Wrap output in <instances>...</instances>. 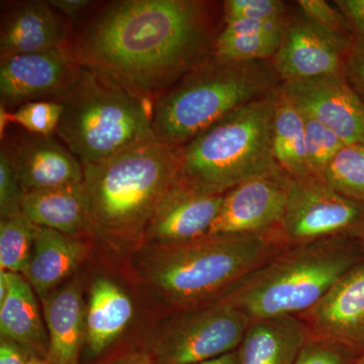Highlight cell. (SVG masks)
<instances>
[{
	"label": "cell",
	"instance_id": "34",
	"mask_svg": "<svg viewBox=\"0 0 364 364\" xmlns=\"http://www.w3.org/2000/svg\"><path fill=\"white\" fill-rule=\"evenodd\" d=\"M333 4L348 21L353 44L364 47V0H336Z\"/></svg>",
	"mask_w": 364,
	"mask_h": 364
},
{
	"label": "cell",
	"instance_id": "17",
	"mask_svg": "<svg viewBox=\"0 0 364 364\" xmlns=\"http://www.w3.org/2000/svg\"><path fill=\"white\" fill-rule=\"evenodd\" d=\"M136 305L117 280L97 273L90 280L85 311V345L91 356L107 351L128 331Z\"/></svg>",
	"mask_w": 364,
	"mask_h": 364
},
{
	"label": "cell",
	"instance_id": "5",
	"mask_svg": "<svg viewBox=\"0 0 364 364\" xmlns=\"http://www.w3.org/2000/svg\"><path fill=\"white\" fill-rule=\"evenodd\" d=\"M267 62L226 61L214 55L186 73L155 102L153 131L173 150L282 83Z\"/></svg>",
	"mask_w": 364,
	"mask_h": 364
},
{
	"label": "cell",
	"instance_id": "41",
	"mask_svg": "<svg viewBox=\"0 0 364 364\" xmlns=\"http://www.w3.org/2000/svg\"><path fill=\"white\" fill-rule=\"evenodd\" d=\"M356 238H358L359 246H360L361 251H363L364 255V227L363 229L359 232L358 236H356Z\"/></svg>",
	"mask_w": 364,
	"mask_h": 364
},
{
	"label": "cell",
	"instance_id": "16",
	"mask_svg": "<svg viewBox=\"0 0 364 364\" xmlns=\"http://www.w3.org/2000/svg\"><path fill=\"white\" fill-rule=\"evenodd\" d=\"M2 145L9 151L26 193L83 182L82 164L52 136L26 132Z\"/></svg>",
	"mask_w": 364,
	"mask_h": 364
},
{
	"label": "cell",
	"instance_id": "24",
	"mask_svg": "<svg viewBox=\"0 0 364 364\" xmlns=\"http://www.w3.org/2000/svg\"><path fill=\"white\" fill-rule=\"evenodd\" d=\"M275 161L287 176L299 181L316 178L309 164L303 114L280 85L272 126Z\"/></svg>",
	"mask_w": 364,
	"mask_h": 364
},
{
	"label": "cell",
	"instance_id": "42",
	"mask_svg": "<svg viewBox=\"0 0 364 364\" xmlns=\"http://www.w3.org/2000/svg\"><path fill=\"white\" fill-rule=\"evenodd\" d=\"M354 364H364V350L363 351V353L360 354V356H359L358 360H356V363Z\"/></svg>",
	"mask_w": 364,
	"mask_h": 364
},
{
	"label": "cell",
	"instance_id": "9",
	"mask_svg": "<svg viewBox=\"0 0 364 364\" xmlns=\"http://www.w3.org/2000/svg\"><path fill=\"white\" fill-rule=\"evenodd\" d=\"M364 227V205L340 195L318 178L289 176L286 212L275 229L287 247L341 236H358Z\"/></svg>",
	"mask_w": 364,
	"mask_h": 364
},
{
	"label": "cell",
	"instance_id": "8",
	"mask_svg": "<svg viewBox=\"0 0 364 364\" xmlns=\"http://www.w3.org/2000/svg\"><path fill=\"white\" fill-rule=\"evenodd\" d=\"M251 318L223 301L171 313L146 341L154 364H196L237 350Z\"/></svg>",
	"mask_w": 364,
	"mask_h": 364
},
{
	"label": "cell",
	"instance_id": "6",
	"mask_svg": "<svg viewBox=\"0 0 364 364\" xmlns=\"http://www.w3.org/2000/svg\"><path fill=\"white\" fill-rule=\"evenodd\" d=\"M63 105L56 135L83 167L157 140L154 104L97 69L82 65Z\"/></svg>",
	"mask_w": 364,
	"mask_h": 364
},
{
	"label": "cell",
	"instance_id": "1",
	"mask_svg": "<svg viewBox=\"0 0 364 364\" xmlns=\"http://www.w3.org/2000/svg\"><path fill=\"white\" fill-rule=\"evenodd\" d=\"M217 37L207 1L119 0L95 14L72 45L82 65L155 105L213 56Z\"/></svg>",
	"mask_w": 364,
	"mask_h": 364
},
{
	"label": "cell",
	"instance_id": "22",
	"mask_svg": "<svg viewBox=\"0 0 364 364\" xmlns=\"http://www.w3.org/2000/svg\"><path fill=\"white\" fill-rule=\"evenodd\" d=\"M21 210L37 226L90 238V208L83 182L28 191Z\"/></svg>",
	"mask_w": 364,
	"mask_h": 364
},
{
	"label": "cell",
	"instance_id": "33",
	"mask_svg": "<svg viewBox=\"0 0 364 364\" xmlns=\"http://www.w3.org/2000/svg\"><path fill=\"white\" fill-rule=\"evenodd\" d=\"M301 14L323 30L353 43L348 21L341 11L325 0H299Z\"/></svg>",
	"mask_w": 364,
	"mask_h": 364
},
{
	"label": "cell",
	"instance_id": "3",
	"mask_svg": "<svg viewBox=\"0 0 364 364\" xmlns=\"http://www.w3.org/2000/svg\"><path fill=\"white\" fill-rule=\"evenodd\" d=\"M83 173L91 241L124 262L140 247L160 200L178 178L176 150L149 141L83 167Z\"/></svg>",
	"mask_w": 364,
	"mask_h": 364
},
{
	"label": "cell",
	"instance_id": "39",
	"mask_svg": "<svg viewBox=\"0 0 364 364\" xmlns=\"http://www.w3.org/2000/svg\"><path fill=\"white\" fill-rule=\"evenodd\" d=\"M196 364H240V359H239L238 350H234L219 356V358Z\"/></svg>",
	"mask_w": 364,
	"mask_h": 364
},
{
	"label": "cell",
	"instance_id": "7",
	"mask_svg": "<svg viewBox=\"0 0 364 364\" xmlns=\"http://www.w3.org/2000/svg\"><path fill=\"white\" fill-rule=\"evenodd\" d=\"M279 88L232 112L176 150L178 181L202 193L225 195L242 182L284 172L272 151Z\"/></svg>",
	"mask_w": 364,
	"mask_h": 364
},
{
	"label": "cell",
	"instance_id": "29",
	"mask_svg": "<svg viewBox=\"0 0 364 364\" xmlns=\"http://www.w3.org/2000/svg\"><path fill=\"white\" fill-rule=\"evenodd\" d=\"M62 112V102L52 98L21 105L16 111L7 112V119L33 135L52 136L56 134Z\"/></svg>",
	"mask_w": 364,
	"mask_h": 364
},
{
	"label": "cell",
	"instance_id": "26",
	"mask_svg": "<svg viewBox=\"0 0 364 364\" xmlns=\"http://www.w3.org/2000/svg\"><path fill=\"white\" fill-rule=\"evenodd\" d=\"M284 33H229L221 31L215 40L214 56L226 61L267 62L279 51Z\"/></svg>",
	"mask_w": 364,
	"mask_h": 364
},
{
	"label": "cell",
	"instance_id": "30",
	"mask_svg": "<svg viewBox=\"0 0 364 364\" xmlns=\"http://www.w3.org/2000/svg\"><path fill=\"white\" fill-rule=\"evenodd\" d=\"M363 351L311 334L294 364H354Z\"/></svg>",
	"mask_w": 364,
	"mask_h": 364
},
{
	"label": "cell",
	"instance_id": "2",
	"mask_svg": "<svg viewBox=\"0 0 364 364\" xmlns=\"http://www.w3.org/2000/svg\"><path fill=\"white\" fill-rule=\"evenodd\" d=\"M287 248L274 232L140 246L124 260L135 284L170 313L210 305Z\"/></svg>",
	"mask_w": 364,
	"mask_h": 364
},
{
	"label": "cell",
	"instance_id": "37",
	"mask_svg": "<svg viewBox=\"0 0 364 364\" xmlns=\"http://www.w3.org/2000/svg\"><path fill=\"white\" fill-rule=\"evenodd\" d=\"M50 6L60 14L67 18H77L92 2L88 0H51Z\"/></svg>",
	"mask_w": 364,
	"mask_h": 364
},
{
	"label": "cell",
	"instance_id": "25",
	"mask_svg": "<svg viewBox=\"0 0 364 364\" xmlns=\"http://www.w3.org/2000/svg\"><path fill=\"white\" fill-rule=\"evenodd\" d=\"M38 230L23 213L0 220V272L25 274Z\"/></svg>",
	"mask_w": 364,
	"mask_h": 364
},
{
	"label": "cell",
	"instance_id": "12",
	"mask_svg": "<svg viewBox=\"0 0 364 364\" xmlns=\"http://www.w3.org/2000/svg\"><path fill=\"white\" fill-rule=\"evenodd\" d=\"M352 45L351 41L323 30L303 14L289 18L272 68L282 82L344 73Z\"/></svg>",
	"mask_w": 364,
	"mask_h": 364
},
{
	"label": "cell",
	"instance_id": "10",
	"mask_svg": "<svg viewBox=\"0 0 364 364\" xmlns=\"http://www.w3.org/2000/svg\"><path fill=\"white\" fill-rule=\"evenodd\" d=\"M73 45L14 55L0 59V100L2 107L58 98L70 90L80 74Z\"/></svg>",
	"mask_w": 364,
	"mask_h": 364
},
{
	"label": "cell",
	"instance_id": "32",
	"mask_svg": "<svg viewBox=\"0 0 364 364\" xmlns=\"http://www.w3.org/2000/svg\"><path fill=\"white\" fill-rule=\"evenodd\" d=\"M25 196V189L13 160L2 145L0 150V218L6 219L21 214Z\"/></svg>",
	"mask_w": 364,
	"mask_h": 364
},
{
	"label": "cell",
	"instance_id": "38",
	"mask_svg": "<svg viewBox=\"0 0 364 364\" xmlns=\"http://www.w3.org/2000/svg\"><path fill=\"white\" fill-rule=\"evenodd\" d=\"M105 364H154L149 352L142 348L133 349L114 356Z\"/></svg>",
	"mask_w": 364,
	"mask_h": 364
},
{
	"label": "cell",
	"instance_id": "21",
	"mask_svg": "<svg viewBox=\"0 0 364 364\" xmlns=\"http://www.w3.org/2000/svg\"><path fill=\"white\" fill-rule=\"evenodd\" d=\"M310 336L296 316L252 320L237 349L240 364H294Z\"/></svg>",
	"mask_w": 364,
	"mask_h": 364
},
{
	"label": "cell",
	"instance_id": "13",
	"mask_svg": "<svg viewBox=\"0 0 364 364\" xmlns=\"http://www.w3.org/2000/svg\"><path fill=\"white\" fill-rule=\"evenodd\" d=\"M301 111L334 132L346 145L364 142V102L344 73L282 82Z\"/></svg>",
	"mask_w": 364,
	"mask_h": 364
},
{
	"label": "cell",
	"instance_id": "15",
	"mask_svg": "<svg viewBox=\"0 0 364 364\" xmlns=\"http://www.w3.org/2000/svg\"><path fill=\"white\" fill-rule=\"evenodd\" d=\"M314 336L364 350V261L352 268L310 310L299 316Z\"/></svg>",
	"mask_w": 364,
	"mask_h": 364
},
{
	"label": "cell",
	"instance_id": "35",
	"mask_svg": "<svg viewBox=\"0 0 364 364\" xmlns=\"http://www.w3.org/2000/svg\"><path fill=\"white\" fill-rule=\"evenodd\" d=\"M345 76L364 102V47L352 45L345 62Z\"/></svg>",
	"mask_w": 364,
	"mask_h": 364
},
{
	"label": "cell",
	"instance_id": "23",
	"mask_svg": "<svg viewBox=\"0 0 364 364\" xmlns=\"http://www.w3.org/2000/svg\"><path fill=\"white\" fill-rule=\"evenodd\" d=\"M9 289L0 303V336L13 339L47 358L49 337L35 291L23 275L9 272Z\"/></svg>",
	"mask_w": 364,
	"mask_h": 364
},
{
	"label": "cell",
	"instance_id": "31",
	"mask_svg": "<svg viewBox=\"0 0 364 364\" xmlns=\"http://www.w3.org/2000/svg\"><path fill=\"white\" fill-rule=\"evenodd\" d=\"M287 18L286 4L279 0H227L223 4L224 23L239 20L279 21Z\"/></svg>",
	"mask_w": 364,
	"mask_h": 364
},
{
	"label": "cell",
	"instance_id": "4",
	"mask_svg": "<svg viewBox=\"0 0 364 364\" xmlns=\"http://www.w3.org/2000/svg\"><path fill=\"white\" fill-rule=\"evenodd\" d=\"M363 261L354 236L289 246L218 301L235 306L251 321L299 317L317 305L341 277Z\"/></svg>",
	"mask_w": 364,
	"mask_h": 364
},
{
	"label": "cell",
	"instance_id": "27",
	"mask_svg": "<svg viewBox=\"0 0 364 364\" xmlns=\"http://www.w3.org/2000/svg\"><path fill=\"white\" fill-rule=\"evenodd\" d=\"M322 181L340 195L364 205V142L345 145L326 169Z\"/></svg>",
	"mask_w": 364,
	"mask_h": 364
},
{
	"label": "cell",
	"instance_id": "20",
	"mask_svg": "<svg viewBox=\"0 0 364 364\" xmlns=\"http://www.w3.org/2000/svg\"><path fill=\"white\" fill-rule=\"evenodd\" d=\"M48 1L18 4L0 31V56L30 54L71 45L68 26Z\"/></svg>",
	"mask_w": 364,
	"mask_h": 364
},
{
	"label": "cell",
	"instance_id": "19",
	"mask_svg": "<svg viewBox=\"0 0 364 364\" xmlns=\"http://www.w3.org/2000/svg\"><path fill=\"white\" fill-rule=\"evenodd\" d=\"M49 337L51 364H79L85 345V291L80 277H72L41 301Z\"/></svg>",
	"mask_w": 364,
	"mask_h": 364
},
{
	"label": "cell",
	"instance_id": "14",
	"mask_svg": "<svg viewBox=\"0 0 364 364\" xmlns=\"http://www.w3.org/2000/svg\"><path fill=\"white\" fill-rule=\"evenodd\" d=\"M223 198L196 191L177 178L155 210L141 246L173 245L207 236Z\"/></svg>",
	"mask_w": 364,
	"mask_h": 364
},
{
	"label": "cell",
	"instance_id": "40",
	"mask_svg": "<svg viewBox=\"0 0 364 364\" xmlns=\"http://www.w3.org/2000/svg\"><path fill=\"white\" fill-rule=\"evenodd\" d=\"M28 364H51L47 358H41V356L33 355Z\"/></svg>",
	"mask_w": 364,
	"mask_h": 364
},
{
	"label": "cell",
	"instance_id": "36",
	"mask_svg": "<svg viewBox=\"0 0 364 364\" xmlns=\"http://www.w3.org/2000/svg\"><path fill=\"white\" fill-rule=\"evenodd\" d=\"M33 355L23 345L0 336V364H28Z\"/></svg>",
	"mask_w": 364,
	"mask_h": 364
},
{
	"label": "cell",
	"instance_id": "11",
	"mask_svg": "<svg viewBox=\"0 0 364 364\" xmlns=\"http://www.w3.org/2000/svg\"><path fill=\"white\" fill-rule=\"evenodd\" d=\"M289 176L256 177L230 189L207 236L269 233L286 212Z\"/></svg>",
	"mask_w": 364,
	"mask_h": 364
},
{
	"label": "cell",
	"instance_id": "28",
	"mask_svg": "<svg viewBox=\"0 0 364 364\" xmlns=\"http://www.w3.org/2000/svg\"><path fill=\"white\" fill-rule=\"evenodd\" d=\"M301 114L305 124L309 164L313 176L322 181L326 169L346 144L317 119L304 111Z\"/></svg>",
	"mask_w": 364,
	"mask_h": 364
},
{
	"label": "cell",
	"instance_id": "18",
	"mask_svg": "<svg viewBox=\"0 0 364 364\" xmlns=\"http://www.w3.org/2000/svg\"><path fill=\"white\" fill-rule=\"evenodd\" d=\"M93 246L88 237L71 236L39 227L23 277L41 301L75 277Z\"/></svg>",
	"mask_w": 364,
	"mask_h": 364
}]
</instances>
